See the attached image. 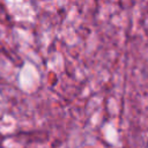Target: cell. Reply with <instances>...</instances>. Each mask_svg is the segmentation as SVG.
I'll return each mask as SVG.
<instances>
[{
	"label": "cell",
	"instance_id": "1",
	"mask_svg": "<svg viewBox=\"0 0 148 148\" xmlns=\"http://www.w3.org/2000/svg\"><path fill=\"white\" fill-rule=\"evenodd\" d=\"M147 146H148V143H147Z\"/></svg>",
	"mask_w": 148,
	"mask_h": 148
}]
</instances>
